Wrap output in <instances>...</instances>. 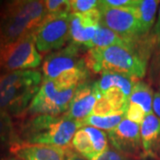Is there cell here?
Instances as JSON below:
<instances>
[{
    "mask_svg": "<svg viewBox=\"0 0 160 160\" xmlns=\"http://www.w3.org/2000/svg\"><path fill=\"white\" fill-rule=\"evenodd\" d=\"M153 38H154L156 44L160 48V8L159 11H158V20H157V22L155 24L154 30H153Z\"/></svg>",
    "mask_w": 160,
    "mask_h": 160,
    "instance_id": "29",
    "label": "cell"
},
{
    "mask_svg": "<svg viewBox=\"0 0 160 160\" xmlns=\"http://www.w3.org/2000/svg\"><path fill=\"white\" fill-rule=\"evenodd\" d=\"M43 79L53 80L64 88L78 87L89 77L85 56L79 46L69 44L66 47L46 55L42 64Z\"/></svg>",
    "mask_w": 160,
    "mask_h": 160,
    "instance_id": "5",
    "label": "cell"
},
{
    "mask_svg": "<svg viewBox=\"0 0 160 160\" xmlns=\"http://www.w3.org/2000/svg\"><path fill=\"white\" fill-rule=\"evenodd\" d=\"M70 13L47 14L34 31L36 46L40 53L62 49L70 40Z\"/></svg>",
    "mask_w": 160,
    "mask_h": 160,
    "instance_id": "7",
    "label": "cell"
},
{
    "mask_svg": "<svg viewBox=\"0 0 160 160\" xmlns=\"http://www.w3.org/2000/svg\"><path fill=\"white\" fill-rule=\"evenodd\" d=\"M81 127L80 121L70 119L64 114L29 116L22 124L17 134L21 142L66 149L71 147L75 133Z\"/></svg>",
    "mask_w": 160,
    "mask_h": 160,
    "instance_id": "2",
    "label": "cell"
},
{
    "mask_svg": "<svg viewBox=\"0 0 160 160\" xmlns=\"http://www.w3.org/2000/svg\"><path fill=\"white\" fill-rule=\"evenodd\" d=\"M153 112L160 118V89L154 94L153 98Z\"/></svg>",
    "mask_w": 160,
    "mask_h": 160,
    "instance_id": "30",
    "label": "cell"
},
{
    "mask_svg": "<svg viewBox=\"0 0 160 160\" xmlns=\"http://www.w3.org/2000/svg\"><path fill=\"white\" fill-rule=\"evenodd\" d=\"M98 8L102 14L101 24L122 38L129 42H137L144 37L132 6L112 8L102 6L99 1Z\"/></svg>",
    "mask_w": 160,
    "mask_h": 160,
    "instance_id": "9",
    "label": "cell"
},
{
    "mask_svg": "<svg viewBox=\"0 0 160 160\" xmlns=\"http://www.w3.org/2000/svg\"><path fill=\"white\" fill-rule=\"evenodd\" d=\"M2 160H21L20 158H3Z\"/></svg>",
    "mask_w": 160,
    "mask_h": 160,
    "instance_id": "32",
    "label": "cell"
},
{
    "mask_svg": "<svg viewBox=\"0 0 160 160\" xmlns=\"http://www.w3.org/2000/svg\"><path fill=\"white\" fill-rule=\"evenodd\" d=\"M71 147L86 160H94L109 149V138L102 130L83 126L75 133Z\"/></svg>",
    "mask_w": 160,
    "mask_h": 160,
    "instance_id": "11",
    "label": "cell"
},
{
    "mask_svg": "<svg viewBox=\"0 0 160 160\" xmlns=\"http://www.w3.org/2000/svg\"><path fill=\"white\" fill-rule=\"evenodd\" d=\"M42 62L33 33L7 45L3 55L1 69L6 73L36 69Z\"/></svg>",
    "mask_w": 160,
    "mask_h": 160,
    "instance_id": "8",
    "label": "cell"
},
{
    "mask_svg": "<svg viewBox=\"0 0 160 160\" xmlns=\"http://www.w3.org/2000/svg\"><path fill=\"white\" fill-rule=\"evenodd\" d=\"M21 142L15 132L14 126L10 115L0 111V145L8 144L11 147L12 144Z\"/></svg>",
    "mask_w": 160,
    "mask_h": 160,
    "instance_id": "21",
    "label": "cell"
},
{
    "mask_svg": "<svg viewBox=\"0 0 160 160\" xmlns=\"http://www.w3.org/2000/svg\"><path fill=\"white\" fill-rule=\"evenodd\" d=\"M6 46H7V45H6L5 37H4L3 32H2L1 28H0V69H1L2 59H3V55H4V52H5V50H6Z\"/></svg>",
    "mask_w": 160,
    "mask_h": 160,
    "instance_id": "31",
    "label": "cell"
},
{
    "mask_svg": "<svg viewBox=\"0 0 160 160\" xmlns=\"http://www.w3.org/2000/svg\"><path fill=\"white\" fill-rule=\"evenodd\" d=\"M65 154H66V160H86L84 157H82L76 150L72 149V147L66 148Z\"/></svg>",
    "mask_w": 160,
    "mask_h": 160,
    "instance_id": "28",
    "label": "cell"
},
{
    "mask_svg": "<svg viewBox=\"0 0 160 160\" xmlns=\"http://www.w3.org/2000/svg\"><path fill=\"white\" fill-rule=\"evenodd\" d=\"M77 87L64 88L53 80L43 79L37 94L29 104L26 115L62 116L69 108Z\"/></svg>",
    "mask_w": 160,
    "mask_h": 160,
    "instance_id": "6",
    "label": "cell"
},
{
    "mask_svg": "<svg viewBox=\"0 0 160 160\" xmlns=\"http://www.w3.org/2000/svg\"><path fill=\"white\" fill-rule=\"evenodd\" d=\"M42 81L41 73L34 69L17 70L1 76L0 111L11 117L26 115Z\"/></svg>",
    "mask_w": 160,
    "mask_h": 160,
    "instance_id": "3",
    "label": "cell"
},
{
    "mask_svg": "<svg viewBox=\"0 0 160 160\" xmlns=\"http://www.w3.org/2000/svg\"><path fill=\"white\" fill-rule=\"evenodd\" d=\"M153 91L150 86L142 81L137 80L129 97V103L141 106L146 115L153 113Z\"/></svg>",
    "mask_w": 160,
    "mask_h": 160,
    "instance_id": "19",
    "label": "cell"
},
{
    "mask_svg": "<svg viewBox=\"0 0 160 160\" xmlns=\"http://www.w3.org/2000/svg\"><path fill=\"white\" fill-rule=\"evenodd\" d=\"M91 115L106 117V116H114L118 114L116 113L114 108L107 100V98L105 97L102 93H101L95 102Z\"/></svg>",
    "mask_w": 160,
    "mask_h": 160,
    "instance_id": "23",
    "label": "cell"
},
{
    "mask_svg": "<svg viewBox=\"0 0 160 160\" xmlns=\"http://www.w3.org/2000/svg\"><path fill=\"white\" fill-rule=\"evenodd\" d=\"M85 61L88 69L94 73H118L139 79L146 74L148 53L135 43L92 48L86 52Z\"/></svg>",
    "mask_w": 160,
    "mask_h": 160,
    "instance_id": "1",
    "label": "cell"
},
{
    "mask_svg": "<svg viewBox=\"0 0 160 160\" xmlns=\"http://www.w3.org/2000/svg\"><path fill=\"white\" fill-rule=\"evenodd\" d=\"M108 138L116 150L132 158H143L140 125L124 118L118 126L108 132Z\"/></svg>",
    "mask_w": 160,
    "mask_h": 160,
    "instance_id": "10",
    "label": "cell"
},
{
    "mask_svg": "<svg viewBox=\"0 0 160 160\" xmlns=\"http://www.w3.org/2000/svg\"><path fill=\"white\" fill-rule=\"evenodd\" d=\"M143 157L160 158V118L154 113L147 115L141 124Z\"/></svg>",
    "mask_w": 160,
    "mask_h": 160,
    "instance_id": "15",
    "label": "cell"
},
{
    "mask_svg": "<svg viewBox=\"0 0 160 160\" xmlns=\"http://www.w3.org/2000/svg\"><path fill=\"white\" fill-rule=\"evenodd\" d=\"M102 14L99 8L83 13H70V44L86 46L91 42L101 25Z\"/></svg>",
    "mask_w": 160,
    "mask_h": 160,
    "instance_id": "12",
    "label": "cell"
},
{
    "mask_svg": "<svg viewBox=\"0 0 160 160\" xmlns=\"http://www.w3.org/2000/svg\"><path fill=\"white\" fill-rule=\"evenodd\" d=\"M10 151L22 160H66L65 149L49 145L16 142Z\"/></svg>",
    "mask_w": 160,
    "mask_h": 160,
    "instance_id": "14",
    "label": "cell"
},
{
    "mask_svg": "<svg viewBox=\"0 0 160 160\" xmlns=\"http://www.w3.org/2000/svg\"><path fill=\"white\" fill-rule=\"evenodd\" d=\"M46 15L45 1L15 0L8 2L0 12V28L6 45L34 33Z\"/></svg>",
    "mask_w": 160,
    "mask_h": 160,
    "instance_id": "4",
    "label": "cell"
},
{
    "mask_svg": "<svg viewBox=\"0 0 160 160\" xmlns=\"http://www.w3.org/2000/svg\"><path fill=\"white\" fill-rule=\"evenodd\" d=\"M45 6L47 14L71 13L70 0H46Z\"/></svg>",
    "mask_w": 160,
    "mask_h": 160,
    "instance_id": "22",
    "label": "cell"
},
{
    "mask_svg": "<svg viewBox=\"0 0 160 160\" xmlns=\"http://www.w3.org/2000/svg\"><path fill=\"white\" fill-rule=\"evenodd\" d=\"M99 1L96 0H70L71 13H83L98 8Z\"/></svg>",
    "mask_w": 160,
    "mask_h": 160,
    "instance_id": "24",
    "label": "cell"
},
{
    "mask_svg": "<svg viewBox=\"0 0 160 160\" xmlns=\"http://www.w3.org/2000/svg\"><path fill=\"white\" fill-rule=\"evenodd\" d=\"M136 0H104L100 1L102 6L112 7V8H121V7H130L135 4Z\"/></svg>",
    "mask_w": 160,
    "mask_h": 160,
    "instance_id": "27",
    "label": "cell"
},
{
    "mask_svg": "<svg viewBox=\"0 0 160 160\" xmlns=\"http://www.w3.org/2000/svg\"><path fill=\"white\" fill-rule=\"evenodd\" d=\"M137 80L125 75L105 72L102 74L101 78L96 82L98 89L102 93L110 88H118L129 98Z\"/></svg>",
    "mask_w": 160,
    "mask_h": 160,
    "instance_id": "16",
    "label": "cell"
},
{
    "mask_svg": "<svg viewBox=\"0 0 160 160\" xmlns=\"http://www.w3.org/2000/svg\"><path fill=\"white\" fill-rule=\"evenodd\" d=\"M102 92L99 91L97 82H84L78 85L68 111L65 116L70 119L82 121L92 114L98 97Z\"/></svg>",
    "mask_w": 160,
    "mask_h": 160,
    "instance_id": "13",
    "label": "cell"
},
{
    "mask_svg": "<svg viewBox=\"0 0 160 160\" xmlns=\"http://www.w3.org/2000/svg\"><path fill=\"white\" fill-rule=\"evenodd\" d=\"M94 160H134L131 157H128L126 155L121 153L116 149H107L104 153L99 156L97 158Z\"/></svg>",
    "mask_w": 160,
    "mask_h": 160,
    "instance_id": "26",
    "label": "cell"
},
{
    "mask_svg": "<svg viewBox=\"0 0 160 160\" xmlns=\"http://www.w3.org/2000/svg\"><path fill=\"white\" fill-rule=\"evenodd\" d=\"M0 78H1V77H0Z\"/></svg>",
    "mask_w": 160,
    "mask_h": 160,
    "instance_id": "33",
    "label": "cell"
},
{
    "mask_svg": "<svg viewBox=\"0 0 160 160\" xmlns=\"http://www.w3.org/2000/svg\"><path fill=\"white\" fill-rule=\"evenodd\" d=\"M147 115L145 113L144 109L134 103H128L127 109H126L125 118L129 119L132 122H134L138 125H141L143 122Z\"/></svg>",
    "mask_w": 160,
    "mask_h": 160,
    "instance_id": "25",
    "label": "cell"
},
{
    "mask_svg": "<svg viewBox=\"0 0 160 160\" xmlns=\"http://www.w3.org/2000/svg\"><path fill=\"white\" fill-rule=\"evenodd\" d=\"M159 3L158 0H136L132 6L143 36L148 34L154 25Z\"/></svg>",
    "mask_w": 160,
    "mask_h": 160,
    "instance_id": "17",
    "label": "cell"
},
{
    "mask_svg": "<svg viewBox=\"0 0 160 160\" xmlns=\"http://www.w3.org/2000/svg\"><path fill=\"white\" fill-rule=\"evenodd\" d=\"M137 42H129L116 34L103 25H100L96 34L91 42L86 46L89 50L92 48H104L112 46H131Z\"/></svg>",
    "mask_w": 160,
    "mask_h": 160,
    "instance_id": "18",
    "label": "cell"
},
{
    "mask_svg": "<svg viewBox=\"0 0 160 160\" xmlns=\"http://www.w3.org/2000/svg\"><path fill=\"white\" fill-rule=\"evenodd\" d=\"M125 115H114V116H106V117H100L90 115L86 119L80 121L81 126H92L95 127L100 130H106L111 131L115 129L123 120Z\"/></svg>",
    "mask_w": 160,
    "mask_h": 160,
    "instance_id": "20",
    "label": "cell"
}]
</instances>
